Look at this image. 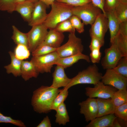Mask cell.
I'll return each mask as SVG.
<instances>
[{
    "label": "cell",
    "instance_id": "cell-43",
    "mask_svg": "<svg viewBox=\"0 0 127 127\" xmlns=\"http://www.w3.org/2000/svg\"><path fill=\"white\" fill-rule=\"evenodd\" d=\"M113 127H121V126L119 123L118 120L117 119V118L115 119L113 122Z\"/></svg>",
    "mask_w": 127,
    "mask_h": 127
},
{
    "label": "cell",
    "instance_id": "cell-36",
    "mask_svg": "<svg viewBox=\"0 0 127 127\" xmlns=\"http://www.w3.org/2000/svg\"><path fill=\"white\" fill-rule=\"evenodd\" d=\"M119 1V0H105L104 10L105 13L109 12H114Z\"/></svg>",
    "mask_w": 127,
    "mask_h": 127
},
{
    "label": "cell",
    "instance_id": "cell-15",
    "mask_svg": "<svg viewBox=\"0 0 127 127\" xmlns=\"http://www.w3.org/2000/svg\"><path fill=\"white\" fill-rule=\"evenodd\" d=\"M64 38V36L63 33L55 29H50L44 42L42 44L57 48L61 46Z\"/></svg>",
    "mask_w": 127,
    "mask_h": 127
},
{
    "label": "cell",
    "instance_id": "cell-4",
    "mask_svg": "<svg viewBox=\"0 0 127 127\" xmlns=\"http://www.w3.org/2000/svg\"><path fill=\"white\" fill-rule=\"evenodd\" d=\"M111 44L110 47L105 49L104 56L101 60V65L104 69L114 68L122 57L127 56V52L118 45L115 39Z\"/></svg>",
    "mask_w": 127,
    "mask_h": 127
},
{
    "label": "cell",
    "instance_id": "cell-30",
    "mask_svg": "<svg viewBox=\"0 0 127 127\" xmlns=\"http://www.w3.org/2000/svg\"><path fill=\"white\" fill-rule=\"evenodd\" d=\"M57 31L63 33L68 32L75 34V29L72 26L69 19L58 24L55 28Z\"/></svg>",
    "mask_w": 127,
    "mask_h": 127
},
{
    "label": "cell",
    "instance_id": "cell-44",
    "mask_svg": "<svg viewBox=\"0 0 127 127\" xmlns=\"http://www.w3.org/2000/svg\"><path fill=\"white\" fill-rule=\"evenodd\" d=\"M16 3H20L24 2L26 0H15Z\"/></svg>",
    "mask_w": 127,
    "mask_h": 127
},
{
    "label": "cell",
    "instance_id": "cell-29",
    "mask_svg": "<svg viewBox=\"0 0 127 127\" xmlns=\"http://www.w3.org/2000/svg\"><path fill=\"white\" fill-rule=\"evenodd\" d=\"M57 49L48 45L41 44L32 52V56L44 55L56 51Z\"/></svg>",
    "mask_w": 127,
    "mask_h": 127
},
{
    "label": "cell",
    "instance_id": "cell-24",
    "mask_svg": "<svg viewBox=\"0 0 127 127\" xmlns=\"http://www.w3.org/2000/svg\"><path fill=\"white\" fill-rule=\"evenodd\" d=\"M12 28L13 32L12 38L15 43L17 45H24L28 48L27 33L21 32L15 25H12Z\"/></svg>",
    "mask_w": 127,
    "mask_h": 127
},
{
    "label": "cell",
    "instance_id": "cell-26",
    "mask_svg": "<svg viewBox=\"0 0 127 127\" xmlns=\"http://www.w3.org/2000/svg\"><path fill=\"white\" fill-rule=\"evenodd\" d=\"M113 12L120 23L127 21V4L119 2Z\"/></svg>",
    "mask_w": 127,
    "mask_h": 127
},
{
    "label": "cell",
    "instance_id": "cell-27",
    "mask_svg": "<svg viewBox=\"0 0 127 127\" xmlns=\"http://www.w3.org/2000/svg\"><path fill=\"white\" fill-rule=\"evenodd\" d=\"M68 89L64 88L54 99L52 105L51 109L56 110L61 104L64 103L68 95Z\"/></svg>",
    "mask_w": 127,
    "mask_h": 127
},
{
    "label": "cell",
    "instance_id": "cell-23",
    "mask_svg": "<svg viewBox=\"0 0 127 127\" xmlns=\"http://www.w3.org/2000/svg\"><path fill=\"white\" fill-rule=\"evenodd\" d=\"M55 122L59 125H65L69 122V117L66 105L64 103L60 105L55 110Z\"/></svg>",
    "mask_w": 127,
    "mask_h": 127
},
{
    "label": "cell",
    "instance_id": "cell-22",
    "mask_svg": "<svg viewBox=\"0 0 127 127\" xmlns=\"http://www.w3.org/2000/svg\"><path fill=\"white\" fill-rule=\"evenodd\" d=\"M108 20V29L110 34V42L112 43L118 32L120 23L115 16L113 12H106Z\"/></svg>",
    "mask_w": 127,
    "mask_h": 127
},
{
    "label": "cell",
    "instance_id": "cell-3",
    "mask_svg": "<svg viewBox=\"0 0 127 127\" xmlns=\"http://www.w3.org/2000/svg\"><path fill=\"white\" fill-rule=\"evenodd\" d=\"M102 75L97 65L93 64L79 72L76 76L71 79L69 84L64 88L68 89L72 86L79 84L95 85L100 81Z\"/></svg>",
    "mask_w": 127,
    "mask_h": 127
},
{
    "label": "cell",
    "instance_id": "cell-5",
    "mask_svg": "<svg viewBox=\"0 0 127 127\" xmlns=\"http://www.w3.org/2000/svg\"><path fill=\"white\" fill-rule=\"evenodd\" d=\"M72 11L73 15L79 18L86 25H91L98 16L102 12L100 8L92 2L81 6L73 7Z\"/></svg>",
    "mask_w": 127,
    "mask_h": 127
},
{
    "label": "cell",
    "instance_id": "cell-10",
    "mask_svg": "<svg viewBox=\"0 0 127 127\" xmlns=\"http://www.w3.org/2000/svg\"><path fill=\"white\" fill-rule=\"evenodd\" d=\"M94 85L93 87H88L85 88V94L89 97L110 98L117 91V89L114 87L105 85L100 81Z\"/></svg>",
    "mask_w": 127,
    "mask_h": 127
},
{
    "label": "cell",
    "instance_id": "cell-39",
    "mask_svg": "<svg viewBox=\"0 0 127 127\" xmlns=\"http://www.w3.org/2000/svg\"><path fill=\"white\" fill-rule=\"evenodd\" d=\"M91 41L89 46V48L91 50L95 49H100L104 44L98 39L93 37H91Z\"/></svg>",
    "mask_w": 127,
    "mask_h": 127
},
{
    "label": "cell",
    "instance_id": "cell-31",
    "mask_svg": "<svg viewBox=\"0 0 127 127\" xmlns=\"http://www.w3.org/2000/svg\"><path fill=\"white\" fill-rule=\"evenodd\" d=\"M113 69L117 73L127 77V56L122 57Z\"/></svg>",
    "mask_w": 127,
    "mask_h": 127
},
{
    "label": "cell",
    "instance_id": "cell-11",
    "mask_svg": "<svg viewBox=\"0 0 127 127\" xmlns=\"http://www.w3.org/2000/svg\"><path fill=\"white\" fill-rule=\"evenodd\" d=\"M101 80L104 84L111 86L118 90L127 88V77L116 72L113 69L106 70Z\"/></svg>",
    "mask_w": 127,
    "mask_h": 127
},
{
    "label": "cell",
    "instance_id": "cell-28",
    "mask_svg": "<svg viewBox=\"0 0 127 127\" xmlns=\"http://www.w3.org/2000/svg\"><path fill=\"white\" fill-rule=\"evenodd\" d=\"M30 51L28 48L23 45H17L15 47L14 52L15 56L21 60L28 58L30 56Z\"/></svg>",
    "mask_w": 127,
    "mask_h": 127
},
{
    "label": "cell",
    "instance_id": "cell-34",
    "mask_svg": "<svg viewBox=\"0 0 127 127\" xmlns=\"http://www.w3.org/2000/svg\"><path fill=\"white\" fill-rule=\"evenodd\" d=\"M0 123H9L19 127H26L24 123L21 120L14 119L10 116H5L0 111Z\"/></svg>",
    "mask_w": 127,
    "mask_h": 127
},
{
    "label": "cell",
    "instance_id": "cell-12",
    "mask_svg": "<svg viewBox=\"0 0 127 127\" xmlns=\"http://www.w3.org/2000/svg\"><path fill=\"white\" fill-rule=\"evenodd\" d=\"M80 113L84 115L86 121H91L97 117L98 108L96 99L89 97L80 102Z\"/></svg>",
    "mask_w": 127,
    "mask_h": 127
},
{
    "label": "cell",
    "instance_id": "cell-32",
    "mask_svg": "<svg viewBox=\"0 0 127 127\" xmlns=\"http://www.w3.org/2000/svg\"><path fill=\"white\" fill-rule=\"evenodd\" d=\"M16 4L15 0H0V10L12 13L15 11Z\"/></svg>",
    "mask_w": 127,
    "mask_h": 127
},
{
    "label": "cell",
    "instance_id": "cell-40",
    "mask_svg": "<svg viewBox=\"0 0 127 127\" xmlns=\"http://www.w3.org/2000/svg\"><path fill=\"white\" fill-rule=\"evenodd\" d=\"M52 124L48 117H45L40 123L36 126L37 127H51Z\"/></svg>",
    "mask_w": 127,
    "mask_h": 127
},
{
    "label": "cell",
    "instance_id": "cell-42",
    "mask_svg": "<svg viewBox=\"0 0 127 127\" xmlns=\"http://www.w3.org/2000/svg\"><path fill=\"white\" fill-rule=\"evenodd\" d=\"M57 0H39L44 4L47 7H49Z\"/></svg>",
    "mask_w": 127,
    "mask_h": 127
},
{
    "label": "cell",
    "instance_id": "cell-25",
    "mask_svg": "<svg viewBox=\"0 0 127 127\" xmlns=\"http://www.w3.org/2000/svg\"><path fill=\"white\" fill-rule=\"evenodd\" d=\"M111 98L115 108L127 102V89L116 91Z\"/></svg>",
    "mask_w": 127,
    "mask_h": 127
},
{
    "label": "cell",
    "instance_id": "cell-33",
    "mask_svg": "<svg viewBox=\"0 0 127 127\" xmlns=\"http://www.w3.org/2000/svg\"><path fill=\"white\" fill-rule=\"evenodd\" d=\"M114 115L124 121H127V102L115 108Z\"/></svg>",
    "mask_w": 127,
    "mask_h": 127
},
{
    "label": "cell",
    "instance_id": "cell-21",
    "mask_svg": "<svg viewBox=\"0 0 127 127\" xmlns=\"http://www.w3.org/2000/svg\"><path fill=\"white\" fill-rule=\"evenodd\" d=\"M8 53L11 57V62L10 64L4 67L7 73L8 74L12 73L16 77L21 76L22 60L17 58L14 52L10 51Z\"/></svg>",
    "mask_w": 127,
    "mask_h": 127
},
{
    "label": "cell",
    "instance_id": "cell-41",
    "mask_svg": "<svg viewBox=\"0 0 127 127\" xmlns=\"http://www.w3.org/2000/svg\"><path fill=\"white\" fill-rule=\"evenodd\" d=\"M91 0L93 4L100 8L104 14L106 15L103 9L105 0Z\"/></svg>",
    "mask_w": 127,
    "mask_h": 127
},
{
    "label": "cell",
    "instance_id": "cell-9",
    "mask_svg": "<svg viewBox=\"0 0 127 127\" xmlns=\"http://www.w3.org/2000/svg\"><path fill=\"white\" fill-rule=\"evenodd\" d=\"M91 26L89 30L91 37L96 38L104 44L105 36L108 29L106 15L102 12L99 14Z\"/></svg>",
    "mask_w": 127,
    "mask_h": 127
},
{
    "label": "cell",
    "instance_id": "cell-8",
    "mask_svg": "<svg viewBox=\"0 0 127 127\" xmlns=\"http://www.w3.org/2000/svg\"><path fill=\"white\" fill-rule=\"evenodd\" d=\"M27 33L28 49L32 52L44 41L48 33V29L43 24L33 26Z\"/></svg>",
    "mask_w": 127,
    "mask_h": 127
},
{
    "label": "cell",
    "instance_id": "cell-13",
    "mask_svg": "<svg viewBox=\"0 0 127 127\" xmlns=\"http://www.w3.org/2000/svg\"><path fill=\"white\" fill-rule=\"evenodd\" d=\"M47 7L44 4L40 1L39 0L35 3L30 20L28 23V25L32 26L43 24L47 16Z\"/></svg>",
    "mask_w": 127,
    "mask_h": 127
},
{
    "label": "cell",
    "instance_id": "cell-37",
    "mask_svg": "<svg viewBox=\"0 0 127 127\" xmlns=\"http://www.w3.org/2000/svg\"><path fill=\"white\" fill-rule=\"evenodd\" d=\"M56 1L66 3L73 7L81 6L91 2V0H57Z\"/></svg>",
    "mask_w": 127,
    "mask_h": 127
},
{
    "label": "cell",
    "instance_id": "cell-1",
    "mask_svg": "<svg viewBox=\"0 0 127 127\" xmlns=\"http://www.w3.org/2000/svg\"><path fill=\"white\" fill-rule=\"evenodd\" d=\"M61 90L51 86H42L34 90L31 99L34 111L40 114L50 112L54 99Z\"/></svg>",
    "mask_w": 127,
    "mask_h": 127
},
{
    "label": "cell",
    "instance_id": "cell-38",
    "mask_svg": "<svg viewBox=\"0 0 127 127\" xmlns=\"http://www.w3.org/2000/svg\"><path fill=\"white\" fill-rule=\"evenodd\" d=\"M91 51L89 56L91 61L93 64L99 63L102 55L100 49H95Z\"/></svg>",
    "mask_w": 127,
    "mask_h": 127
},
{
    "label": "cell",
    "instance_id": "cell-2",
    "mask_svg": "<svg viewBox=\"0 0 127 127\" xmlns=\"http://www.w3.org/2000/svg\"><path fill=\"white\" fill-rule=\"evenodd\" d=\"M51 6V11L43 23L49 30L55 29L58 24L73 15L72 10L73 6L67 4L56 1Z\"/></svg>",
    "mask_w": 127,
    "mask_h": 127
},
{
    "label": "cell",
    "instance_id": "cell-35",
    "mask_svg": "<svg viewBox=\"0 0 127 127\" xmlns=\"http://www.w3.org/2000/svg\"><path fill=\"white\" fill-rule=\"evenodd\" d=\"M69 19L74 28L79 33L83 32L84 31V24L81 22L78 17L73 15Z\"/></svg>",
    "mask_w": 127,
    "mask_h": 127
},
{
    "label": "cell",
    "instance_id": "cell-14",
    "mask_svg": "<svg viewBox=\"0 0 127 127\" xmlns=\"http://www.w3.org/2000/svg\"><path fill=\"white\" fill-rule=\"evenodd\" d=\"M52 74L53 81L50 86L55 88L66 87L70 83L71 79L68 77L65 73L64 68L62 66L56 65Z\"/></svg>",
    "mask_w": 127,
    "mask_h": 127
},
{
    "label": "cell",
    "instance_id": "cell-16",
    "mask_svg": "<svg viewBox=\"0 0 127 127\" xmlns=\"http://www.w3.org/2000/svg\"><path fill=\"white\" fill-rule=\"evenodd\" d=\"M98 108L97 117L114 114L115 108L111 98L96 99Z\"/></svg>",
    "mask_w": 127,
    "mask_h": 127
},
{
    "label": "cell",
    "instance_id": "cell-20",
    "mask_svg": "<svg viewBox=\"0 0 127 127\" xmlns=\"http://www.w3.org/2000/svg\"><path fill=\"white\" fill-rule=\"evenodd\" d=\"M39 73L30 61H22L21 67V76L25 81L32 77L37 78Z\"/></svg>",
    "mask_w": 127,
    "mask_h": 127
},
{
    "label": "cell",
    "instance_id": "cell-45",
    "mask_svg": "<svg viewBox=\"0 0 127 127\" xmlns=\"http://www.w3.org/2000/svg\"><path fill=\"white\" fill-rule=\"evenodd\" d=\"M26 1H29L34 3H35L38 1L39 0H26Z\"/></svg>",
    "mask_w": 127,
    "mask_h": 127
},
{
    "label": "cell",
    "instance_id": "cell-46",
    "mask_svg": "<svg viewBox=\"0 0 127 127\" xmlns=\"http://www.w3.org/2000/svg\"><path fill=\"white\" fill-rule=\"evenodd\" d=\"M119 2L124 3L127 4V0H119Z\"/></svg>",
    "mask_w": 127,
    "mask_h": 127
},
{
    "label": "cell",
    "instance_id": "cell-19",
    "mask_svg": "<svg viewBox=\"0 0 127 127\" xmlns=\"http://www.w3.org/2000/svg\"><path fill=\"white\" fill-rule=\"evenodd\" d=\"M117 118L114 114L96 117L91 121L85 127H112L113 122Z\"/></svg>",
    "mask_w": 127,
    "mask_h": 127
},
{
    "label": "cell",
    "instance_id": "cell-18",
    "mask_svg": "<svg viewBox=\"0 0 127 127\" xmlns=\"http://www.w3.org/2000/svg\"><path fill=\"white\" fill-rule=\"evenodd\" d=\"M34 5L35 3L26 0L16 3L15 11L19 13L24 20L28 23L31 19Z\"/></svg>",
    "mask_w": 127,
    "mask_h": 127
},
{
    "label": "cell",
    "instance_id": "cell-17",
    "mask_svg": "<svg viewBox=\"0 0 127 127\" xmlns=\"http://www.w3.org/2000/svg\"><path fill=\"white\" fill-rule=\"evenodd\" d=\"M81 60H85L88 63L91 62L89 56L80 53L65 57L60 58L56 64L61 66L65 69L72 66Z\"/></svg>",
    "mask_w": 127,
    "mask_h": 127
},
{
    "label": "cell",
    "instance_id": "cell-7",
    "mask_svg": "<svg viewBox=\"0 0 127 127\" xmlns=\"http://www.w3.org/2000/svg\"><path fill=\"white\" fill-rule=\"evenodd\" d=\"M67 42L57 49L60 58H64L82 53L84 47L81 39L77 37L75 34L70 33Z\"/></svg>",
    "mask_w": 127,
    "mask_h": 127
},
{
    "label": "cell",
    "instance_id": "cell-6",
    "mask_svg": "<svg viewBox=\"0 0 127 127\" xmlns=\"http://www.w3.org/2000/svg\"><path fill=\"white\" fill-rule=\"evenodd\" d=\"M60 57L56 51L40 56H32L31 61L39 73H50Z\"/></svg>",
    "mask_w": 127,
    "mask_h": 127
}]
</instances>
